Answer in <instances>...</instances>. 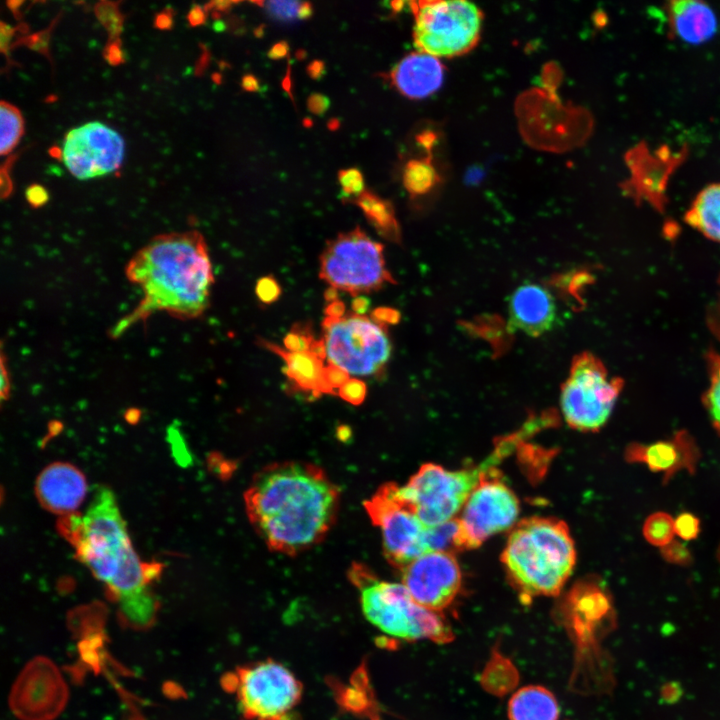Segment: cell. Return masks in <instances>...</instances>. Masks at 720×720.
<instances>
[{
    "label": "cell",
    "mask_w": 720,
    "mask_h": 720,
    "mask_svg": "<svg viewBox=\"0 0 720 720\" xmlns=\"http://www.w3.org/2000/svg\"><path fill=\"white\" fill-rule=\"evenodd\" d=\"M349 376L346 371L335 365L329 364L325 367V382L333 394H335L336 389L338 391V389L349 380Z\"/></svg>",
    "instance_id": "ab89813d"
},
{
    "label": "cell",
    "mask_w": 720,
    "mask_h": 720,
    "mask_svg": "<svg viewBox=\"0 0 720 720\" xmlns=\"http://www.w3.org/2000/svg\"><path fill=\"white\" fill-rule=\"evenodd\" d=\"M557 313L552 293L538 283L521 284L509 298L510 326L529 336H540L551 330L557 320Z\"/></svg>",
    "instance_id": "ac0fdd59"
},
{
    "label": "cell",
    "mask_w": 720,
    "mask_h": 720,
    "mask_svg": "<svg viewBox=\"0 0 720 720\" xmlns=\"http://www.w3.org/2000/svg\"><path fill=\"white\" fill-rule=\"evenodd\" d=\"M303 124L307 127H310L312 125V122L310 121V119L307 118L304 120Z\"/></svg>",
    "instance_id": "be15d7a7"
},
{
    "label": "cell",
    "mask_w": 720,
    "mask_h": 720,
    "mask_svg": "<svg viewBox=\"0 0 720 720\" xmlns=\"http://www.w3.org/2000/svg\"><path fill=\"white\" fill-rule=\"evenodd\" d=\"M414 14L413 40L420 52L453 57L471 50L482 27L479 8L464 0L410 2Z\"/></svg>",
    "instance_id": "ba28073f"
},
{
    "label": "cell",
    "mask_w": 720,
    "mask_h": 720,
    "mask_svg": "<svg viewBox=\"0 0 720 720\" xmlns=\"http://www.w3.org/2000/svg\"><path fill=\"white\" fill-rule=\"evenodd\" d=\"M665 13L669 33L683 42L702 44L717 32V16L705 1L671 0L666 3Z\"/></svg>",
    "instance_id": "44dd1931"
},
{
    "label": "cell",
    "mask_w": 720,
    "mask_h": 720,
    "mask_svg": "<svg viewBox=\"0 0 720 720\" xmlns=\"http://www.w3.org/2000/svg\"><path fill=\"white\" fill-rule=\"evenodd\" d=\"M118 604V617L123 626L134 630H146L154 624L158 601L152 591L125 599Z\"/></svg>",
    "instance_id": "484cf974"
},
{
    "label": "cell",
    "mask_w": 720,
    "mask_h": 720,
    "mask_svg": "<svg viewBox=\"0 0 720 720\" xmlns=\"http://www.w3.org/2000/svg\"><path fill=\"white\" fill-rule=\"evenodd\" d=\"M315 340L308 325L297 323L284 337V349L289 352H309Z\"/></svg>",
    "instance_id": "1f68e13d"
},
{
    "label": "cell",
    "mask_w": 720,
    "mask_h": 720,
    "mask_svg": "<svg viewBox=\"0 0 720 720\" xmlns=\"http://www.w3.org/2000/svg\"><path fill=\"white\" fill-rule=\"evenodd\" d=\"M519 500L494 467L486 470L457 519L458 550L479 547L490 536L514 525Z\"/></svg>",
    "instance_id": "4fadbf2b"
},
{
    "label": "cell",
    "mask_w": 720,
    "mask_h": 720,
    "mask_svg": "<svg viewBox=\"0 0 720 720\" xmlns=\"http://www.w3.org/2000/svg\"><path fill=\"white\" fill-rule=\"evenodd\" d=\"M60 528L80 560L106 584L118 603L151 590L158 568L143 563L132 547L125 522L110 489L98 488L84 515H67Z\"/></svg>",
    "instance_id": "3957f363"
},
{
    "label": "cell",
    "mask_w": 720,
    "mask_h": 720,
    "mask_svg": "<svg viewBox=\"0 0 720 720\" xmlns=\"http://www.w3.org/2000/svg\"><path fill=\"white\" fill-rule=\"evenodd\" d=\"M339 124H340V123H339V120H337V119H332V120H330V122L328 123V128L331 129V130H336V129H338Z\"/></svg>",
    "instance_id": "6125c7cd"
},
{
    "label": "cell",
    "mask_w": 720,
    "mask_h": 720,
    "mask_svg": "<svg viewBox=\"0 0 720 720\" xmlns=\"http://www.w3.org/2000/svg\"><path fill=\"white\" fill-rule=\"evenodd\" d=\"M67 686L46 657L31 660L18 676L9 697L10 708L21 720H53L64 709Z\"/></svg>",
    "instance_id": "9a60e30c"
},
{
    "label": "cell",
    "mask_w": 720,
    "mask_h": 720,
    "mask_svg": "<svg viewBox=\"0 0 720 720\" xmlns=\"http://www.w3.org/2000/svg\"><path fill=\"white\" fill-rule=\"evenodd\" d=\"M259 344L283 359L284 372L297 389L315 397L333 394L325 382L324 360L311 352H289L263 339L259 340Z\"/></svg>",
    "instance_id": "7402d4cb"
},
{
    "label": "cell",
    "mask_w": 720,
    "mask_h": 720,
    "mask_svg": "<svg viewBox=\"0 0 720 720\" xmlns=\"http://www.w3.org/2000/svg\"><path fill=\"white\" fill-rule=\"evenodd\" d=\"M255 293L261 303L272 304L280 297L281 287L273 276L268 275L257 281Z\"/></svg>",
    "instance_id": "f35d334b"
},
{
    "label": "cell",
    "mask_w": 720,
    "mask_h": 720,
    "mask_svg": "<svg viewBox=\"0 0 720 720\" xmlns=\"http://www.w3.org/2000/svg\"><path fill=\"white\" fill-rule=\"evenodd\" d=\"M495 464L492 455L478 467L461 470L425 463L402 485V491L425 525H441L455 519L482 474Z\"/></svg>",
    "instance_id": "9c48e42d"
},
{
    "label": "cell",
    "mask_w": 720,
    "mask_h": 720,
    "mask_svg": "<svg viewBox=\"0 0 720 720\" xmlns=\"http://www.w3.org/2000/svg\"><path fill=\"white\" fill-rule=\"evenodd\" d=\"M436 181V171L427 159L411 160L404 169L403 183L411 195L428 192Z\"/></svg>",
    "instance_id": "83f0119b"
},
{
    "label": "cell",
    "mask_w": 720,
    "mask_h": 720,
    "mask_svg": "<svg viewBox=\"0 0 720 720\" xmlns=\"http://www.w3.org/2000/svg\"><path fill=\"white\" fill-rule=\"evenodd\" d=\"M25 197L28 203L38 208L43 206L49 199L48 191L40 184H31L26 188Z\"/></svg>",
    "instance_id": "60d3db41"
},
{
    "label": "cell",
    "mask_w": 720,
    "mask_h": 720,
    "mask_svg": "<svg viewBox=\"0 0 720 720\" xmlns=\"http://www.w3.org/2000/svg\"><path fill=\"white\" fill-rule=\"evenodd\" d=\"M164 695L170 699H178L185 697L184 689L173 681H166L162 686Z\"/></svg>",
    "instance_id": "bcb514c9"
},
{
    "label": "cell",
    "mask_w": 720,
    "mask_h": 720,
    "mask_svg": "<svg viewBox=\"0 0 720 720\" xmlns=\"http://www.w3.org/2000/svg\"><path fill=\"white\" fill-rule=\"evenodd\" d=\"M325 317L331 319H339L345 316V304L341 300L334 301L326 305L324 309Z\"/></svg>",
    "instance_id": "f6af8a7d"
},
{
    "label": "cell",
    "mask_w": 720,
    "mask_h": 720,
    "mask_svg": "<svg viewBox=\"0 0 720 720\" xmlns=\"http://www.w3.org/2000/svg\"><path fill=\"white\" fill-rule=\"evenodd\" d=\"M233 5V2L230 1H218V2H211L209 5H207L208 9H215V10H221L226 11Z\"/></svg>",
    "instance_id": "680465c9"
},
{
    "label": "cell",
    "mask_w": 720,
    "mask_h": 720,
    "mask_svg": "<svg viewBox=\"0 0 720 720\" xmlns=\"http://www.w3.org/2000/svg\"><path fill=\"white\" fill-rule=\"evenodd\" d=\"M125 272L128 280L141 288L143 299L115 325L113 337L154 312L191 319L202 315L210 304L214 275L207 244L197 231L154 237L131 258Z\"/></svg>",
    "instance_id": "7a4b0ae2"
},
{
    "label": "cell",
    "mask_w": 720,
    "mask_h": 720,
    "mask_svg": "<svg viewBox=\"0 0 720 720\" xmlns=\"http://www.w3.org/2000/svg\"><path fill=\"white\" fill-rule=\"evenodd\" d=\"M338 181L346 197L356 199L365 191L363 175L356 168L340 170L338 172Z\"/></svg>",
    "instance_id": "e575fe53"
},
{
    "label": "cell",
    "mask_w": 720,
    "mask_h": 720,
    "mask_svg": "<svg viewBox=\"0 0 720 720\" xmlns=\"http://www.w3.org/2000/svg\"><path fill=\"white\" fill-rule=\"evenodd\" d=\"M351 307L353 314L364 316L369 310L370 300L362 295L354 297Z\"/></svg>",
    "instance_id": "c3c4849f"
},
{
    "label": "cell",
    "mask_w": 720,
    "mask_h": 720,
    "mask_svg": "<svg viewBox=\"0 0 720 720\" xmlns=\"http://www.w3.org/2000/svg\"><path fill=\"white\" fill-rule=\"evenodd\" d=\"M224 690L235 693L247 720H286L299 703L302 685L282 664L268 659L223 675Z\"/></svg>",
    "instance_id": "52a82bcc"
},
{
    "label": "cell",
    "mask_w": 720,
    "mask_h": 720,
    "mask_svg": "<svg viewBox=\"0 0 720 720\" xmlns=\"http://www.w3.org/2000/svg\"><path fill=\"white\" fill-rule=\"evenodd\" d=\"M1 122V155L10 153L18 144L24 133V122L20 111L4 101L0 105Z\"/></svg>",
    "instance_id": "4316f807"
},
{
    "label": "cell",
    "mask_w": 720,
    "mask_h": 720,
    "mask_svg": "<svg viewBox=\"0 0 720 720\" xmlns=\"http://www.w3.org/2000/svg\"><path fill=\"white\" fill-rule=\"evenodd\" d=\"M660 553L666 562L679 566H688L693 561L692 554L688 547L674 539L661 547Z\"/></svg>",
    "instance_id": "d590c367"
},
{
    "label": "cell",
    "mask_w": 720,
    "mask_h": 720,
    "mask_svg": "<svg viewBox=\"0 0 720 720\" xmlns=\"http://www.w3.org/2000/svg\"><path fill=\"white\" fill-rule=\"evenodd\" d=\"M188 21L192 26L201 25L205 22L206 16L202 7L194 5L188 13Z\"/></svg>",
    "instance_id": "f907efd6"
},
{
    "label": "cell",
    "mask_w": 720,
    "mask_h": 720,
    "mask_svg": "<svg viewBox=\"0 0 720 720\" xmlns=\"http://www.w3.org/2000/svg\"><path fill=\"white\" fill-rule=\"evenodd\" d=\"M319 276L329 286L354 297L394 282L386 267L383 245L359 227L327 242L320 256Z\"/></svg>",
    "instance_id": "8992f818"
},
{
    "label": "cell",
    "mask_w": 720,
    "mask_h": 720,
    "mask_svg": "<svg viewBox=\"0 0 720 720\" xmlns=\"http://www.w3.org/2000/svg\"><path fill=\"white\" fill-rule=\"evenodd\" d=\"M244 500L249 521L267 547L294 556L327 535L340 493L318 466L289 461L257 472Z\"/></svg>",
    "instance_id": "6da1fadb"
},
{
    "label": "cell",
    "mask_w": 720,
    "mask_h": 720,
    "mask_svg": "<svg viewBox=\"0 0 720 720\" xmlns=\"http://www.w3.org/2000/svg\"><path fill=\"white\" fill-rule=\"evenodd\" d=\"M387 326L367 316L351 314L322 322L326 359L349 375L376 376L392 352Z\"/></svg>",
    "instance_id": "30bf717a"
},
{
    "label": "cell",
    "mask_w": 720,
    "mask_h": 720,
    "mask_svg": "<svg viewBox=\"0 0 720 720\" xmlns=\"http://www.w3.org/2000/svg\"><path fill=\"white\" fill-rule=\"evenodd\" d=\"M338 395L346 402L353 405H360L366 397L367 386L364 381L353 377L344 383L337 391Z\"/></svg>",
    "instance_id": "74e56055"
},
{
    "label": "cell",
    "mask_w": 720,
    "mask_h": 720,
    "mask_svg": "<svg viewBox=\"0 0 720 720\" xmlns=\"http://www.w3.org/2000/svg\"><path fill=\"white\" fill-rule=\"evenodd\" d=\"M404 4L405 2L402 1H393L391 2V7L395 12H399L402 10Z\"/></svg>",
    "instance_id": "94428289"
},
{
    "label": "cell",
    "mask_w": 720,
    "mask_h": 720,
    "mask_svg": "<svg viewBox=\"0 0 720 720\" xmlns=\"http://www.w3.org/2000/svg\"><path fill=\"white\" fill-rule=\"evenodd\" d=\"M364 506L373 524L381 531L384 555L393 567L402 570L431 552L430 527L418 517L400 485L384 484Z\"/></svg>",
    "instance_id": "7c38bea8"
},
{
    "label": "cell",
    "mask_w": 720,
    "mask_h": 720,
    "mask_svg": "<svg viewBox=\"0 0 720 720\" xmlns=\"http://www.w3.org/2000/svg\"><path fill=\"white\" fill-rule=\"evenodd\" d=\"M368 222L379 235L389 241L400 239V229L392 204L369 190L354 199Z\"/></svg>",
    "instance_id": "d4e9b609"
},
{
    "label": "cell",
    "mask_w": 720,
    "mask_h": 720,
    "mask_svg": "<svg viewBox=\"0 0 720 720\" xmlns=\"http://www.w3.org/2000/svg\"><path fill=\"white\" fill-rule=\"evenodd\" d=\"M103 643L104 635L102 632H99L83 638L78 645L81 660L94 672H98L100 670L98 649L103 646Z\"/></svg>",
    "instance_id": "d6a6232c"
},
{
    "label": "cell",
    "mask_w": 720,
    "mask_h": 720,
    "mask_svg": "<svg viewBox=\"0 0 720 720\" xmlns=\"http://www.w3.org/2000/svg\"><path fill=\"white\" fill-rule=\"evenodd\" d=\"M444 67L437 57L413 52L402 58L390 72L392 85L404 96L420 99L434 93L442 84Z\"/></svg>",
    "instance_id": "ffe728a7"
},
{
    "label": "cell",
    "mask_w": 720,
    "mask_h": 720,
    "mask_svg": "<svg viewBox=\"0 0 720 720\" xmlns=\"http://www.w3.org/2000/svg\"><path fill=\"white\" fill-rule=\"evenodd\" d=\"M241 86L245 91L255 92L259 90V81L252 74H246L242 77Z\"/></svg>",
    "instance_id": "11a10c76"
},
{
    "label": "cell",
    "mask_w": 720,
    "mask_h": 720,
    "mask_svg": "<svg viewBox=\"0 0 720 720\" xmlns=\"http://www.w3.org/2000/svg\"><path fill=\"white\" fill-rule=\"evenodd\" d=\"M325 71V64L320 60H314L307 67L308 75L315 80L320 79L325 74Z\"/></svg>",
    "instance_id": "816d5d0a"
},
{
    "label": "cell",
    "mask_w": 720,
    "mask_h": 720,
    "mask_svg": "<svg viewBox=\"0 0 720 720\" xmlns=\"http://www.w3.org/2000/svg\"><path fill=\"white\" fill-rule=\"evenodd\" d=\"M642 532L648 543L661 548L674 538V519L666 512L652 513L645 520Z\"/></svg>",
    "instance_id": "f1b7e54d"
},
{
    "label": "cell",
    "mask_w": 720,
    "mask_h": 720,
    "mask_svg": "<svg viewBox=\"0 0 720 720\" xmlns=\"http://www.w3.org/2000/svg\"><path fill=\"white\" fill-rule=\"evenodd\" d=\"M1 398L2 400H5L8 398L9 392H10V381H9V374L5 366V357L2 353L1 356Z\"/></svg>",
    "instance_id": "7dc6e473"
},
{
    "label": "cell",
    "mask_w": 720,
    "mask_h": 720,
    "mask_svg": "<svg viewBox=\"0 0 720 720\" xmlns=\"http://www.w3.org/2000/svg\"><path fill=\"white\" fill-rule=\"evenodd\" d=\"M324 299L327 304L332 303L338 299V290L334 287L329 286L324 292Z\"/></svg>",
    "instance_id": "91938a15"
},
{
    "label": "cell",
    "mask_w": 720,
    "mask_h": 720,
    "mask_svg": "<svg viewBox=\"0 0 720 720\" xmlns=\"http://www.w3.org/2000/svg\"><path fill=\"white\" fill-rule=\"evenodd\" d=\"M124 151V140L119 133L93 121L71 129L61 153L70 173L77 179L87 180L120 168Z\"/></svg>",
    "instance_id": "5bb4252c"
},
{
    "label": "cell",
    "mask_w": 720,
    "mask_h": 720,
    "mask_svg": "<svg viewBox=\"0 0 720 720\" xmlns=\"http://www.w3.org/2000/svg\"><path fill=\"white\" fill-rule=\"evenodd\" d=\"M704 405L712 424L720 434V355L710 356V383L705 392Z\"/></svg>",
    "instance_id": "f546056e"
},
{
    "label": "cell",
    "mask_w": 720,
    "mask_h": 720,
    "mask_svg": "<svg viewBox=\"0 0 720 720\" xmlns=\"http://www.w3.org/2000/svg\"><path fill=\"white\" fill-rule=\"evenodd\" d=\"M289 52V46L286 41H280L274 44L268 51V57L273 60H278L286 57Z\"/></svg>",
    "instance_id": "681fc988"
},
{
    "label": "cell",
    "mask_w": 720,
    "mask_h": 720,
    "mask_svg": "<svg viewBox=\"0 0 720 720\" xmlns=\"http://www.w3.org/2000/svg\"><path fill=\"white\" fill-rule=\"evenodd\" d=\"M629 463L645 464L648 469L663 475L667 483L677 472L694 473L700 459L695 439L687 431H678L672 438L650 444L630 443L624 452Z\"/></svg>",
    "instance_id": "e0dca14e"
},
{
    "label": "cell",
    "mask_w": 720,
    "mask_h": 720,
    "mask_svg": "<svg viewBox=\"0 0 720 720\" xmlns=\"http://www.w3.org/2000/svg\"><path fill=\"white\" fill-rule=\"evenodd\" d=\"M33 41H29V46L31 49H35L38 51H42V49H47V43H48V36L46 33H39L35 36Z\"/></svg>",
    "instance_id": "9f6ffc18"
},
{
    "label": "cell",
    "mask_w": 720,
    "mask_h": 720,
    "mask_svg": "<svg viewBox=\"0 0 720 720\" xmlns=\"http://www.w3.org/2000/svg\"><path fill=\"white\" fill-rule=\"evenodd\" d=\"M349 578L359 591L364 616L379 631L406 641L444 643L452 638L439 612L419 605L402 583L381 580L360 563L352 564Z\"/></svg>",
    "instance_id": "5b68a950"
},
{
    "label": "cell",
    "mask_w": 720,
    "mask_h": 720,
    "mask_svg": "<svg viewBox=\"0 0 720 720\" xmlns=\"http://www.w3.org/2000/svg\"><path fill=\"white\" fill-rule=\"evenodd\" d=\"M371 319L384 326L396 324L400 320V313L389 307H378L371 312Z\"/></svg>",
    "instance_id": "b9f144b4"
},
{
    "label": "cell",
    "mask_w": 720,
    "mask_h": 720,
    "mask_svg": "<svg viewBox=\"0 0 720 720\" xmlns=\"http://www.w3.org/2000/svg\"><path fill=\"white\" fill-rule=\"evenodd\" d=\"M87 490L83 474L67 463H54L46 467L36 482V494L48 510L59 514H72L85 498Z\"/></svg>",
    "instance_id": "d6986e66"
},
{
    "label": "cell",
    "mask_w": 720,
    "mask_h": 720,
    "mask_svg": "<svg viewBox=\"0 0 720 720\" xmlns=\"http://www.w3.org/2000/svg\"><path fill=\"white\" fill-rule=\"evenodd\" d=\"M502 563L521 594L527 597L557 595L576 563L568 526L552 517L523 519L508 537Z\"/></svg>",
    "instance_id": "277c9868"
},
{
    "label": "cell",
    "mask_w": 720,
    "mask_h": 720,
    "mask_svg": "<svg viewBox=\"0 0 720 720\" xmlns=\"http://www.w3.org/2000/svg\"><path fill=\"white\" fill-rule=\"evenodd\" d=\"M402 584L421 606L435 612L446 608L461 587V571L454 554L428 552L401 570Z\"/></svg>",
    "instance_id": "2e32d148"
},
{
    "label": "cell",
    "mask_w": 720,
    "mask_h": 720,
    "mask_svg": "<svg viewBox=\"0 0 720 720\" xmlns=\"http://www.w3.org/2000/svg\"><path fill=\"white\" fill-rule=\"evenodd\" d=\"M302 2L299 1H268V2H257L258 5H262L266 12L274 19L280 21H293L298 19V11Z\"/></svg>",
    "instance_id": "836d02e7"
},
{
    "label": "cell",
    "mask_w": 720,
    "mask_h": 720,
    "mask_svg": "<svg viewBox=\"0 0 720 720\" xmlns=\"http://www.w3.org/2000/svg\"><path fill=\"white\" fill-rule=\"evenodd\" d=\"M307 107L315 115H323L329 108V99L323 94L313 93L307 100Z\"/></svg>",
    "instance_id": "7bdbcfd3"
},
{
    "label": "cell",
    "mask_w": 720,
    "mask_h": 720,
    "mask_svg": "<svg viewBox=\"0 0 720 720\" xmlns=\"http://www.w3.org/2000/svg\"><path fill=\"white\" fill-rule=\"evenodd\" d=\"M313 8L309 2H302L298 11V19L305 20L312 16Z\"/></svg>",
    "instance_id": "6f0895ef"
},
{
    "label": "cell",
    "mask_w": 720,
    "mask_h": 720,
    "mask_svg": "<svg viewBox=\"0 0 720 720\" xmlns=\"http://www.w3.org/2000/svg\"><path fill=\"white\" fill-rule=\"evenodd\" d=\"M98 20L109 33L110 41L118 40L122 30L123 17L116 5L112 2H100L95 7Z\"/></svg>",
    "instance_id": "4dcf8cb0"
},
{
    "label": "cell",
    "mask_w": 720,
    "mask_h": 720,
    "mask_svg": "<svg viewBox=\"0 0 720 720\" xmlns=\"http://www.w3.org/2000/svg\"><path fill=\"white\" fill-rule=\"evenodd\" d=\"M104 58L111 65H118L124 61L119 39L110 41V43L106 46Z\"/></svg>",
    "instance_id": "ee69618b"
},
{
    "label": "cell",
    "mask_w": 720,
    "mask_h": 720,
    "mask_svg": "<svg viewBox=\"0 0 720 720\" xmlns=\"http://www.w3.org/2000/svg\"><path fill=\"white\" fill-rule=\"evenodd\" d=\"M717 557H718V560H719V562H720V545H719V548H718V550H717Z\"/></svg>",
    "instance_id": "e7e4bbea"
},
{
    "label": "cell",
    "mask_w": 720,
    "mask_h": 720,
    "mask_svg": "<svg viewBox=\"0 0 720 720\" xmlns=\"http://www.w3.org/2000/svg\"><path fill=\"white\" fill-rule=\"evenodd\" d=\"M674 530L682 540H693L700 532V521L694 514L683 512L674 519Z\"/></svg>",
    "instance_id": "8d00e7d4"
},
{
    "label": "cell",
    "mask_w": 720,
    "mask_h": 720,
    "mask_svg": "<svg viewBox=\"0 0 720 720\" xmlns=\"http://www.w3.org/2000/svg\"><path fill=\"white\" fill-rule=\"evenodd\" d=\"M684 220L706 238L720 243V182L711 183L698 192Z\"/></svg>",
    "instance_id": "603a6c76"
},
{
    "label": "cell",
    "mask_w": 720,
    "mask_h": 720,
    "mask_svg": "<svg viewBox=\"0 0 720 720\" xmlns=\"http://www.w3.org/2000/svg\"><path fill=\"white\" fill-rule=\"evenodd\" d=\"M508 713L510 720H558L559 707L547 689L529 686L512 696Z\"/></svg>",
    "instance_id": "cb8c5ba5"
},
{
    "label": "cell",
    "mask_w": 720,
    "mask_h": 720,
    "mask_svg": "<svg viewBox=\"0 0 720 720\" xmlns=\"http://www.w3.org/2000/svg\"><path fill=\"white\" fill-rule=\"evenodd\" d=\"M623 384L621 378L610 377L594 355L578 356L561 389V411L567 424L582 432L598 431L610 417Z\"/></svg>",
    "instance_id": "8fae6325"
},
{
    "label": "cell",
    "mask_w": 720,
    "mask_h": 720,
    "mask_svg": "<svg viewBox=\"0 0 720 720\" xmlns=\"http://www.w3.org/2000/svg\"><path fill=\"white\" fill-rule=\"evenodd\" d=\"M15 30L10 27L9 25H6L5 23H1V50L2 52H6L5 50L8 49V45L10 43V40L14 34Z\"/></svg>",
    "instance_id": "f5cc1de1"
},
{
    "label": "cell",
    "mask_w": 720,
    "mask_h": 720,
    "mask_svg": "<svg viewBox=\"0 0 720 720\" xmlns=\"http://www.w3.org/2000/svg\"><path fill=\"white\" fill-rule=\"evenodd\" d=\"M173 24L172 14L168 11H164L157 15L155 19V26L159 29H170Z\"/></svg>",
    "instance_id": "db71d44e"
}]
</instances>
